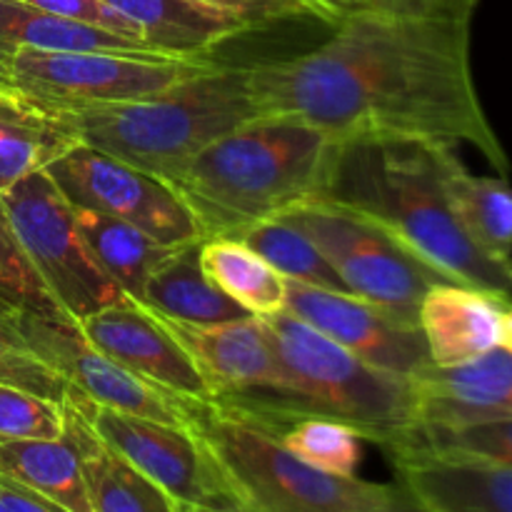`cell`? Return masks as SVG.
Here are the masks:
<instances>
[{"label": "cell", "instance_id": "f35d334b", "mask_svg": "<svg viewBox=\"0 0 512 512\" xmlns=\"http://www.w3.org/2000/svg\"><path fill=\"white\" fill-rule=\"evenodd\" d=\"M315 3L328 13L330 23L333 25L338 23L340 18H345L348 13H353V10L373 8V0H315Z\"/></svg>", "mask_w": 512, "mask_h": 512}, {"label": "cell", "instance_id": "e575fe53", "mask_svg": "<svg viewBox=\"0 0 512 512\" xmlns=\"http://www.w3.org/2000/svg\"><path fill=\"white\" fill-rule=\"evenodd\" d=\"M195 3L213 5V8L230 10L240 15L255 28L278 23V20H298V18H315L330 23L328 13L320 8L315 0H195Z\"/></svg>", "mask_w": 512, "mask_h": 512}, {"label": "cell", "instance_id": "52a82bcc", "mask_svg": "<svg viewBox=\"0 0 512 512\" xmlns=\"http://www.w3.org/2000/svg\"><path fill=\"white\" fill-rule=\"evenodd\" d=\"M278 218L318 245L350 293L408 323L418 325L420 303L433 285L453 283L383 225L323 195L300 200Z\"/></svg>", "mask_w": 512, "mask_h": 512}, {"label": "cell", "instance_id": "4fadbf2b", "mask_svg": "<svg viewBox=\"0 0 512 512\" xmlns=\"http://www.w3.org/2000/svg\"><path fill=\"white\" fill-rule=\"evenodd\" d=\"M285 310L380 370L413 380L430 365L420 325L353 293L285 280Z\"/></svg>", "mask_w": 512, "mask_h": 512}, {"label": "cell", "instance_id": "7a4b0ae2", "mask_svg": "<svg viewBox=\"0 0 512 512\" xmlns=\"http://www.w3.org/2000/svg\"><path fill=\"white\" fill-rule=\"evenodd\" d=\"M448 148L420 140L338 143L320 195L368 215L453 283L512 300L510 265L485 255L450 208L443 185Z\"/></svg>", "mask_w": 512, "mask_h": 512}, {"label": "cell", "instance_id": "277c9868", "mask_svg": "<svg viewBox=\"0 0 512 512\" xmlns=\"http://www.w3.org/2000/svg\"><path fill=\"white\" fill-rule=\"evenodd\" d=\"M265 325L278 358V388L225 403L268 428L308 415L338 420L385 450L403 445L418 428L413 380L365 363L288 310L265 318Z\"/></svg>", "mask_w": 512, "mask_h": 512}, {"label": "cell", "instance_id": "ffe728a7", "mask_svg": "<svg viewBox=\"0 0 512 512\" xmlns=\"http://www.w3.org/2000/svg\"><path fill=\"white\" fill-rule=\"evenodd\" d=\"M138 25L150 48L178 58H208L220 43L255 30L240 15L195 0H103Z\"/></svg>", "mask_w": 512, "mask_h": 512}, {"label": "cell", "instance_id": "ac0fdd59", "mask_svg": "<svg viewBox=\"0 0 512 512\" xmlns=\"http://www.w3.org/2000/svg\"><path fill=\"white\" fill-rule=\"evenodd\" d=\"M508 298L463 283H438L425 293L418 325L438 368L470 363L500 345V318Z\"/></svg>", "mask_w": 512, "mask_h": 512}, {"label": "cell", "instance_id": "cb8c5ba5", "mask_svg": "<svg viewBox=\"0 0 512 512\" xmlns=\"http://www.w3.org/2000/svg\"><path fill=\"white\" fill-rule=\"evenodd\" d=\"M0 475L68 512H93L83 458L68 430L55 440H0Z\"/></svg>", "mask_w": 512, "mask_h": 512}, {"label": "cell", "instance_id": "30bf717a", "mask_svg": "<svg viewBox=\"0 0 512 512\" xmlns=\"http://www.w3.org/2000/svg\"><path fill=\"white\" fill-rule=\"evenodd\" d=\"M45 173L73 208L135 225L168 248L203 243L205 230L173 183L80 143Z\"/></svg>", "mask_w": 512, "mask_h": 512}, {"label": "cell", "instance_id": "74e56055", "mask_svg": "<svg viewBox=\"0 0 512 512\" xmlns=\"http://www.w3.org/2000/svg\"><path fill=\"white\" fill-rule=\"evenodd\" d=\"M350 512H428L405 485H388L383 495L358 505Z\"/></svg>", "mask_w": 512, "mask_h": 512}, {"label": "cell", "instance_id": "e0dca14e", "mask_svg": "<svg viewBox=\"0 0 512 512\" xmlns=\"http://www.w3.org/2000/svg\"><path fill=\"white\" fill-rule=\"evenodd\" d=\"M413 385L418 425L512 418V353L503 348L453 368L430 363L415 375Z\"/></svg>", "mask_w": 512, "mask_h": 512}, {"label": "cell", "instance_id": "2e32d148", "mask_svg": "<svg viewBox=\"0 0 512 512\" xmlns=\"http://www.w3.org/2000/svg\"><path fill=\"white\" fill-rule=\"evenodd\" d=\"M400 485L428 512H512V468L473 458L390 450Z\"/></svg>", "mask_w": 512, "mask_h": 512}, {"label": "cell", "instance_id": "7c38bea8", "mask_svg": "<svg viewBox=\"0 0 512 512\" xmlns=\"http://www.w3.org/2000/svg\"><path fill=\"white\" fill-rule=\"evenodd\" d=\"M25 343L85 400L120 413L190 428L203 400L168 393L100 353L63 315H15Z\"/></svg>", "mask_w": 512, "mask_h": 512}, {"label": "cell", "instance_id": "7402d4cb", "mask_svg": "<svg viewBox=\"0 0 512 512\" xmlns=\"http://www.w3.org/2000/svg\"><path fill=\"white\" fill-rule=\"evenodd\" d=\"M443 185L468 238L498 263L512 260V185L508 175H473L458 148L443 155Z\"/></svg>", "mask_w": 512, "mask_h": 512}, {"label": "cell", "instance_id": "6da1fadb", "mask_svg": "<svg viewBox=\"0 0 512 512\" xmlns=\"http://www.w3.org/2000/svg\"><path fill=\"white\" fill-rule=\"evenodd\" d=\"M303 55L248 65L258 115L303 120L338 143L470 145L500 175L510 158L480 103L470 20L360 8Z\"/></svg>", "mask_w": 512, "mask_h": 512}, {"label": "cell", "instance_id": "9a60e30c", "mask_svg": "<svg viewBox=\"0 0 512 512\" xmlns=\"http://www.w3.org/2000/svg\"><path fill=\"white\" fill-rule=\"evenodd\" d=\"M160 320L208 380L213 400H233L278 388L280 368L265 318L248 315L213 325Z\"/></svg>", "mask_w": 512, "mask_h": 512}, {"label": "cell", "instance_id": "44dd1931", "mask_svg": "<svg viewBox=\"0 0 512 512\" xmlns=\"http://www.w3.org/2000/svg\"><path fill=\"white\" fill-rule=\"evenodd\" d=\"M65 430L83 458L93 512H180L153 480L138 473L95 435L85 413L75 403L73 390L65 400Z\"/></svg>", "mask_w": 512, "mask_h": 512}, {"label": "cell", "instance_id": "484cf974", "mask_svg": "<svg viewBox=\"0 0 512 512\" xmlns=\"http://www.w3.org/2000/svg\"><path fill=\"white\" fill-rule=\"evenodd\" d=\"M203 273L245 313L270 318L285 310V278L253 248L233 235H213L200 243Z\"/></svg>", "mask_w": 512, "mask_h": 512}, {"label": "cell", "instance_id": "f546056e", "mask_svg": "<svg viewBox=\"0 0 512 512\" xmlns=\"http://www.w3.org/2000/svg\"><path fill=\"white\" fill-rule=\"evenodd\" d=\"M398 448L428 450V453L485 460V463L512 468V418L468 420V423L450 425H418L413 435Z\"/></svg>", "mask_w": 512, "mask_h": 512}, {"label": "cell", "instance_id": "8fae6325", "mask_svg": "<svg viewBox=\"0 0 512 512\" xmlns=\"http://www.w3.org/2000/svg\"><path fill=\"white\" fill-rule=\"evenodd\" d=\"M73 398L95 435L138 473L153 480L180 512L225 510L240 505L228 480L190 428L103 408L75 390Z\"/></svg>", "mask_w": 512, "mask_h": 512}, {"label": "cell", "instance_id": "3957f363", "mask_svg": "<svg viewBox=\"0 0 512 512\" xmlns=\"http://www.w3.org/2000/svg\"><path fill=\"white\" fill-rule=\"evenodd\" d=\"M335 148L338 140L303 120L258 115L205 145L173 185L205 238L233 235L320 195Z\"/></svg>", "mask_w": 512, "mask_h": 512}, {"label": "cell", "instance_id": "603a6c76", "mask_svg": "<svg viewBox=\"0 0 512 512\" xmlns=\"http://www.w3.org/2000/svg\"><path fill=\"white\" fill-rule=\"evenodd\" d=\"M143 308L190 325L228 323L250 315L203 273L200 243L175 248L153 270L145 285Z\"/></svg>", "mask_w": 512, "mask_h": 512}, {"label": "cell", "instance_id": "d6986e66", "mask_svg": "<svg viewBox=\"0 0 512 512\" xmlns=\"http://www.w3.org/2000/svg\"><path fill=\"white\" fill-rule=\"evenodd\" d=\"M75 145L80 135L65 110L0 88V195L48 170Z\"/></svg>", "mask_w": 512, "mask_h": 512}, {"label": "cell", "instance_id": "b9f144b4", "mask_svg": "<svg viewBox=\"0 0 512 512\" xmlns=\"http://www.w3.org/2000/svg\"><path fill=\"white\" fill-rule=\"evenodd\" d=\"M510 275H512V260H510Z\"/></svg>", "mask_w": 512, "mask_h": 512}, {"label": "cell", "instance_id": "836d02e7", "mask_svg": "<svg viewBox=\"0 0 512 512\" xmlns=\"http://www.w3.org/2000/svg\"><path fill=\"white\" fill-rule=\"evenodd\" d=\"M23 3L45 10V13L58 15V18L73 20V23L90 25V28H98V30H108V33L113 35H123V38L145 43L138 25L130 23L125 15H120L118 10L110 8V5L103 3V0H23Z\"/></svg>", "mask_w": 512, "mask_h": 512}, {"label": "cell", "instance_id": "f1b7e54d", "mask_svg": "<svg viewBox=\"0 0 512 512\" xmlns=\"http://www.w3.org/2000/svg\"><path fill=\"white\" fill-rule=\"evenodd\" d=\"M280 443L303 463L338 478H358L363 438L350 425L328 418H295L273 428Z\"/></svg>", "mask_w": 512, "mask_h": 512}, {"label": "cell", "instance_id": "d6a6232c", "mask_svg": "<svg viewBox=\"0 0 512 512\" xmlns=\"http://www.w3.org/2000/svg\"><path fill=\"white\" fill-rule=\"evenodd\" d=\"M65 435V403L0 383V440H55Z\"/></svg>", "mask_w": 512, "mask_h": 512}, {"label": "cell", "instance_id": "5bb4252c", "mask_svg": "<svg viewBox=\"0 0 512 512\" xmlns=\"http://www.w3.org/2000/svg\"><path fill=\"white\" fill-rule=\"evenodd\" d=\"M85 338L138 378L190 400H213L208 380L163 320L138 303L113 305L80 320Z\"/></svg>", "mask_w": 512, "mask_h": 512}, {"label": "cell", "instance_id": "5b68a950", "mask_svg": "<svg viewBox=\"0 0 512 512\" xmlns=\"http://www.w3.org/2000/svg\"><path fill=\"white\" fill-rule=\"evenodd\" d=\"M80 143L173 183L220 135L258 118L248 68L213 63L153 98L65 110Z\"/></svg>", "mask_w": 512, "mask_h": 512}, {"label": "cell", "instance_id": "ab89813d", "mask_svg": "<svg viewBox=\"0 0 512 512\" xmlns=\"http://www.w3.org/2000/svg\"><path fill=\"white\" fill-rule=\"evenodd\" d=\"M498 348L512 353V303L505 305L503 318H500V345Z\"/></svg>", "mask_w": 512, "mask_h": 512}, {"label": "cell", "instance_id": "9c48e42d", "mask_svg": "<svg viewBox=\"0 0 512 512\" xmlns=\"http://www.w3.org/2000/svg\"><path fill=\"white\" fill-rule=\"evenodd\" d=\"M0 208L65 318L80 323L98 310L133 303L93 258L75 225L73 205L45 170L0 195Z\"/></svg>", "mask_w": 512, "mask_h": 512}, {"label": "cell", "instance_id": "1f68e13d", "mask_svg": "<svg viewBox=\"0 0 512 512\" xmlns=\"http://www.w3.org/2000/svg\"><path fill=\"white\" fill-rule=\"evenodd\" d=\"M0 383L15 385L40 398L65 403L70 385L25 343L13 315L0 310Z\"/></svg>", "mask_w": 512, "mask_h": 512}, {"label": "cell", "instance_id": "ba28073f", "mask_svg": "<svg viewBox=\"0 0 512 512\" xmlns=\"http://www.w3.org/2000/svg\"><path fill=\"white\" fill-rule=\"evenodd\" d=\"M213 58L120 50H13L0 53V88L70 110L153 98L193 78Z\"/></svg>", "mask_w": 512, "mask_h": 512}, {"label": "cell", "instance_id": "d4e9b609", "mask_svg": "<svg viewBox=\"0 0 512 512\" xmlns=\"http://www.w3.org/2000/svg\"><path fill=\"white\" fill-rule=\"evenodd\" d=\"M73 215L85 245L105 275L123 290L125 298L143 305L148 278L175 248L158 243L135 225L95 210L73 208Z\"/></svg>", "mask_w": 512, "mask_h": 512}, {"label": "cell", "instance_id": "8d00e7d4", "mask_svg": "<svg viewBox=\"0 0 512 512\" xmlns=\"http://www.w3.org/2000/svg\"><path fill=\"white\" fill-rule=\"evenodd\" d=\"M0 512H68L53 500L0 475Z\"/></svg>", "mask_w": 512, "mask_h": 512}, {"label": "cell", "instance_id": "8992f818", "mask_svg": "<svg viewBox=\"0 0 512 512\" xmlns=\"http://www.w3.org/2000/svg\"><path fill=\"white\" fill-rule=\"evenodd\" d=\"M190 430L248 512H350L388 488L303 463L273 428L225 400L200 403Z\"/></svg>", "mask_w": 512, "mask_h": 512}, {"label": "cell", "instance_id": "d590c367", "mask_svg": "<svg viewBox=\"0 0 512 512\" xmlns=\"http://www.w3.org/2000/svg\"><path fill=\"white\" fill-rule=\"evenodd\" d=\"M478 0H373V8L395 10V13L438 15V18L470 20Z\"/></svg>", "mask_w": 512, "mask_h": 512}, {"label": "cell", "instance_id": "4316f807", "mask_svg": "<svg viewBox=\"0 0 512 512\" xmlns=\"http://www.w3.org/2000/svg\"><path fill=\"white\" fill-rule=\"evenodd\" d=\"M13 50H120L160 53L140 40L73 23L23 0H0V53ZM165 55V53H163Z\"/></svg>", "mask_w": 512, "mask_h": 512}, {"label": "cell", "instance_id": "4dcf8cb0", "mask_svg": "<svg viewBox=\"0 0 512 512\" xmlns=\"http://www.w3.org/2000/svg\"><path fill=\"white\" fill-rule=\"evenodd\" d=\"M0 310L8 315H63L20 250L0 208ZM65 318V315H63Z\"/></svg>", "mask_w": 512, "mask_h": 512}, {"label": "cell", "instance_id": "83f0119b", "mask_svg": "<svg viewBox=\"0 0 512 512\" xmlns=\"http://www.w3.org/2000/svg\"><path fill=\"white\" fill-rule=\"evenodd\" d=\"M233 238L243 240L248 248H253L285 280L350 293L343 280H340V275L333 270V265L323 258L318 245L308 235L300 233L295 225H290L288 220L278 218V215L245 225L238 233H233Z\"/></svg>", "mask_w": 512, "mask_h": 512}, {"label": "cell", "instance_id": "60d3db41", "mask_svg": "<svg viewBox=\"0 0 512 512\" xmlns=\"http://www.w3.org/2000/svg\"><path fill=\"white\" fill-rule=\"evenodd\" d=\"M190 512H248L245 508H225V510H190Z\"/></svg>", "mask_w": 512, "mask_h": 512}]
</instances>
